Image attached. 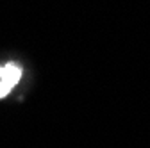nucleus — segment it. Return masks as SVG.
Listing matches in <instances>:
<instances>
[{
    "instance_id": "f257e3e1",
    "label": "nucleus",
    "mask_w": 150,
    "mask_h": 148,
    "mask_svg": "<svg viewBox=\"0 0 150 148\" xmlns=\"http://www.w3.org/2000/svg\"><path fill=\"white\" fill-rule=\"evenodd\" d=\"M22 79V66L16 63H7L0 68V98H6L11 89Z\"/></svg>"
}]
</instances>
